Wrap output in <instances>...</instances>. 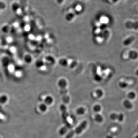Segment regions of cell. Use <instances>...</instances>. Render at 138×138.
I'll list each match as a JSON object with an SVG mask.
<instances>
[{
  "mask_svg": "<svg viewBox=\"0 0 138 138\" xmlns=\"http://www.w3.org/2000/svg\"><path fill=\"white\" fill-rule=\"evenodd\" d=\"M87 124V121H83L77 128H76L75 130L71 131L68 133L66 136L65 138H71L74 135L76 134H79L81 133L83 130L86 128Z\"/></svg>",
  "mask_w": 138,
  "mask_h": 138,
  "instance_id": "cell-1",
  "label": "cell"
},
{
  "mask_svg": "<svg viewBox=\"0 0 138 138\" xmlns=\"http://www.w3.org/2000/svg\"><path fill=\"white\" fill-rule=\"evenodd\" d=\"M110 118L112 120H117L119 121L122 122L123 121L124 119V115L122 113L117 114L114 113L110 115Z\"/></svg>",
  "mask_w": 138,
  "mask_h": 138,
  "instance_id": "cell-2",
  "label": "cell"
},
{
  "mask_svg": "<svg viewBox=\"0 0 138 138\" xmlns=\"http://www.w3.org/2000/svg\"><path fill=\"white\" fill-rule=\"evenodd\" d=\"M67 83L65 79H61L59 80L58 82V86L61 88V89H65L67 86Z\"/></svg>",
  "mask_w": 138,
  "mask_h": 138,
  "instance_id": "cell-3",
  "label": "cell"
},
{
  "mask_svg": "<svg viewBox=\"0 0 138 138\" xmlns=\"http://www.w3.org/2000/svg\"><path fill=\"white\" fill-rule=\"evenodd\" d=\"M44 102L45 104L46 105H50L53 102V98L52 96H48L45 97L44 100Z\"/></svg>",
  "mask_w": 138,
  "mask_h": 138,
  "instance_id": "cell-4",
  "label": "cell"
},
{
  "mask_svg": "<svg viewBox=\"0 0 138 138\" xmlns=\"http://www.w3.org/2000/svg\"><path fill=\"white\" fill-rule=\"evenodd\" d=\"M134 37L131 36L124 41V42H123V44L125 46L130 45L134 41Z\"/></svg>",
  "mask_w": 138,
  "mask_h": 138,
  "instance_id": "cell-5",
  "label": "cell"
},
{
  "mask_svg": "<svg viewBox=\"0 0 138 138\" xmlns=\"http://www.w3.org/2000/svg\"><path fill=\"white\" fill-rule=\"evenodd\" d=\"M11 8L14 12H17L20 9V4L17 2H14L12 5Z\"/></svg>",
  "mask_w": 138,
  "mask_h": 138,
  "instance_id": "cell-6",
  "label": "cell"
},
{
  "mask_svg": "<svg viewBox=\"0 0 138 138\" xmlns=\"http://www.w3.org/2000/svg\"><path fill=\"white\" fill-rule=\"evenodd\" d=\"M123 105L124 107L127 109H132L133 107V105L132 103L128 100H126L123 102Z\"/></svg>",
  "mask_w": 138,
  "mask_h": 138,
  "instance_id": "cell-7",
  "label": "cell"
},
{
  "mask_svg": "<svg viewBox=\"0 0 138 138\" xmlns=\"http://www.w3.org/2000/svg\"><path fill=\"white\" fill-rule=\"evenodd\" d=\"M44 65V62L41 60H38L36 61L35 63V66L37 68H40L43 67Z\"/></svg>",
  "mask_w": 138,
  "mask_h": 138,
  "instance_id": "cell-8",
  "label": "cell"
},
{
  "mask_svg": "<svg viewBox=\"0 0 138 138\" xmlns=\"http://www.w3.org/2000/svg\"><path fill=\"white\" fill-rule=\"evenodd\" d=\"M24 61L27 64H31L32 62L33 59L31 55L27 54L25 55L24 58Z\"/></svg>",
  "mask_w": 138,
  "mask_h": 138,
  "instance_id": "cell-9",
  "label": "cell"
},
{
  "mask_svg": "<svg viewBox=\"0 0 138 138\" xmlns=\"http://www.w3.org/2000/svg\"><path fill=\"white\" fill-rule=\"evenodd\" d=\"M46 61L50 64H53L55 63V60L53 56H48L45 58Z\"/></svg>",
  "mask_w": 138,
  "mask_h": 138,
  "instance_id": "cell-10",
  "label": "cell"
},
{
  "mask_svg": "<svg viewBox=\"0 0 138 138\" xmlns=\"http://www.w3.org/2000/svg\"><path fill=\"white\" fill-rule=\"evenodd\" d=\"M95 120L98 123H102L103 121V118L102 116L100 114H96L94 117Z\"/></svg>",
  "mask_w": 138,
  "mask_h": 138,
  "instance_id": "cell-11",
  "label": "cell"
},
{
  "mask_svg": "<svg viewBox=\"0 0 138 138\" xmlns=\"http://www.w3.org/2000/svg\"><path fill=\"white\" fill-rule=\"evenodd\" d=\"M39 109L42 112H45L47 109V106L45 103H42L39 106Z\"/></svg>",
  "mask_w": 138,
  "mask_h": 138,
  "instance_id": "cell-12",
  "label": "cell"
},
{
  "mask_svg": "<svg viewBox=\"0 0 138 138\" xmlns=\"http://www.w3.org/2000/svg\"><path fill=\"white\" fill-rule=\"evenodd\" d=\"M86 112V109L83 107L79 108L77 110L76 112L78 115H81L84 114Z\"/></svg>",
  "mask_w": 138,
  "mask_h": 138,
  "instance_id": "cell-13",
  "label": "cell"
},
{
  "mask_svg": "<svg viewBox=\"0 0 138 138\" xmlns=\"http://www.w3.org/2000/svg\"><path fill=\"white\" fill-rule=\"evenodd\" d=\"M8 97L6 95H2L0 96V103L2 104H5L8 101Z\"/></svg>",
  "mask_w": 138,
  "mask_h": 138,
  "instance_id": "cell-14",
  "label": "cell"
},
{
  "mask_svg": "<svg viewBox=\"0 0 138 138\" xmlns=\"http://www.w3.org/2000/svg\"><path fill=\"white\" fill-rule=\"evenodd\" d=\"M68 130V128L67 127L64 126L63 127L61 128L59 130V134L61 135H64L66 133V132H67Z\"/></svg>",
  "mask_w": 138,
  "mask_h": 138,
  "instance_id": "cell-15",
  "label": "cell"
},
{
  "mask_svg": "<svg viewBox=\"0 0 138 138\" xmlns=\"http://www.w3.org/2000/svg\"><path fill=\"white\" fill-rule=\"evenodd\" d=\"M10 63V60L7 57H4L2 60V64L4 66H8Z\"/></svg>",
  "mask_w": 138,
  "mask_h": 138,
  "instance_id": "cell-16",
  "label": "cell"
},
{
  "mask_svg": "<svg viewBox=\"0 0 138 138\" xmlns=\"http://www.w3.org/2000/svg\"><path fill=\"white\" fill-rule=\"evenodd\" d=\"M2 32L4 33H7L10 31V28L9 27V26L8 25H4V26L2 27L1 29Z\"/></svg>",
  "mask_w": 138,
  "mask_h": 138,
  "instance_id": "cell-17",
  "label": "cell"
},
{
  "mask_svg": "<svg viewBox=\"0 0 138 138\" xmlns=\"http://www.w3.org/2000/svg\"><path fill=\"white\" fill-rule=\"evenodd\" d=\"M59 63L62 66H65L67 65L68 62L66 59H61L59 60Z\"/></svg>",
  "mask_w": 138,
  "mask_h": 138,
  "instance_id": "cell-18",
  "label": "cell"
},
{
  "mask_svg": "<svg viewBox=\"0 0 138 138\" xmlns=\"http://www.w3.org/2000/svg\"><path fill=\"white\" fill-rule=\"evenodd\" d=\"M96 94L98 98H100L103 96V92L101 89H98L96 91Z\"/></svg>",
  "mask_w": 138,
  "mask_h": 138,
  "instance_id": "cell-19",
  "label": "cell"
},
{
  "mask_svg": "<svg viewBox=\"0 0 138 138\" xmlns=\"http://www.w3.org/2000/svg\"><path fill=\"white\" fill-rule=\"evenodd\" d=\"M101 109V106H100V105H98V104L94 106V107H93L94 111L96 112H99L100 111Z\"/></svg>",
  "mask_w": 138,
  "mask_h": 138,
  "instance_id": "cell-20",
  "label": "cell"
},
{
  "mask_svg": "<svg viewBox=\"0 0 138 138\" xmlns=\"http://www.w3.org/2000/svg\"><path fill=\"white\" fill-rule=\"evenodd\" d=\"M63 102L65 104H68L69 103L70 100L69 97L67 95H64L63 98Z\"/></svg>",
  "mask_w": 138,
  "mask_h": 138,
  "instance_id": "cell-21",
  "label": "cell"
},
{
  "mask_svg": "<svg viewBox=\"0 0 138 138\" xmlns=\"http://www.w3.org/2000/svg\"><path fill=\"white\" fill-rule=\"evenodd\" d=\"M127 97H128V98L130 100H133L135 98V94L133 92H131L128 94Z\"/></svg>",
  "mask_w": 138,
  "mask_h": 138,
  "instance_id": "cell-22",
  "label": "cell"
},
{
  "mask_svg": "<svg viewBox=\"0 0 138 138\" xmlns=\"http://www.w3.org/2000/svg\"><path fill=\"white\" fill-rule=\"evenodd\" d=\"M119 86L121 88H125V87H127L128 84L125 82H121L119 83Z\"/></svg>",
  "mask_w": 138,
  "mask_h": 138,
  "instance_id": "cell-23",
  "label": "cell"
},
{
  "mask_svg": "<svg viewBox=\"0 0 138 138\" xmlns=\"http://www.w3.org/2000/svg\"><path fill=\"white\" fill-rule=\"evenodd\" d=\"M60 108L61 111L63 112V113L66 112V107L65 105L64 104H61L60 106Z\"/></svg>",
  "mask_w": 138,
  "mask_h": 138,
  "instance_id": "cell-24",
  "label": "cell"
},
{
  "mask_svg": "<svg viewBox=\"0 0 138 138\" xmlns=\"http://www.w3.org/2000/svg\"><path fill=\"white\" fill-rule=\"evenodd\" d=\"M137 53L136 52H134V51H132L130 53V56L132 59H135L136 58L137 56Z\"/></svg>",
  "mask_w": 138,
  "mask_h": 138,
  "instance_id": "cell-25",
  "label": "cell"
},
{
  "mask_svg": "<svg viewBox=\"0 0 138 138\" xmlns=\"http://www.w3.org/2000/svg\"><path fill=\"white\" fill-rule=\"evenodd\" d=\"M6 8V5L4 2L0 1V10H4Z\"/></svg>",
  "mask_w": 138,
  "mask_h": 138,
  "instance_id": "cell-26",
  "label": "cell"
},
{
  "mask_svg": "<svg viewBox=\"0 0 138 138\" xmlns=\"http://www.w3.org/2000/svg\"><path fill=\"white\" fill-rule=\"evenodd\" d=\"M106 138H113V136L112 135H108L107 136Z\"/></svg>",
  "mask_w": 138,
  "mask_h": 138,
  "instance_id": "cell-27",
  "label": "cell"
},
{
  "mask_svg": "<svg viewBox=\"0 0 138 138\" xmlns=\"http://www.w3.org/2000/svg\"><path fill=\"white\" fill-rule=\"evenodd\" d=\"M0 138H1V137H0Z\"/></svg>",
  "mask_w": 138,
  "mask_h": 138,
  "instance_id": "cell-28",
  "label": "cell"
},
{
  "mask_svg": "<svg viewBox=\"0 0 138 138\" xmlns=\"http://www.w3.org/2000/svg\"></svg>",
  "mask_w": 138,
  "mask_h": 138,
  "instance_id": "cell-29",
  "label": "cell"
}]
</instances>
